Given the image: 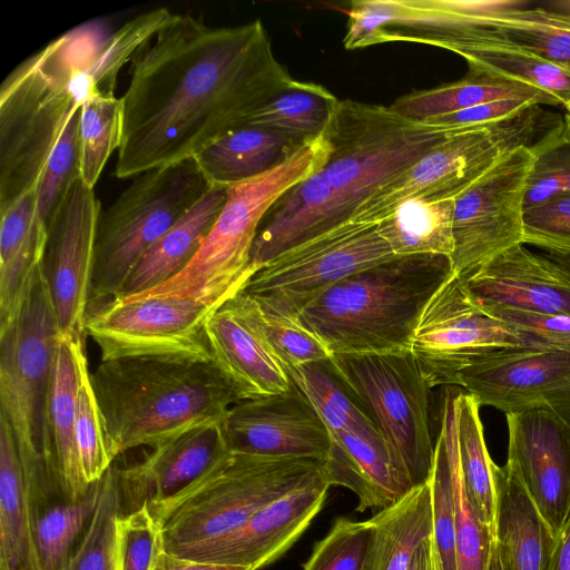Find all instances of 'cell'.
<instances>
[{
	"mask_svg": "<svg viewBox=\"0 0 570 570\" xmlns=\"http://www.w3.org/2000/svg\"><path fill=\"white\" fill-rule=\"evenodd\" d=\"M532 165L524 194V209L570 194V137L562 120L529 146Z\"/></svg>",
	"mask_w": 570,
	"mask_h": 570,
	"instance_id": "7bdbcfd3",
	"label": "cell"
},
{
	"mask_svg": "<svg viewBox=\"0 0 570 570\" xmlns=\"http://www.w3.org/2000/svg\"><path fill=\"white\" fill-rule=\"evenodd\" d=\"M405 570H438L432 538L421 544Z\"/></svg>",
	"mask_w": 570,
	"mask_h": 570,
	"instance_id": "11a10c76",
	"label": "cell"
},
{
	"mask_svg": "<svg viewBox=\"0 0 570 570\" xmlns=\"http://www.w3.org/2000/svg\"><path fill=\"white\" fill-rule=\"evenodd\" d=\"M151 570H249V568L181 558L163 550L156 558Z\"/></svg>",
	"mask_w": 570,
	"mask_h": 570,
	"instance_id": "816d5d0a",
	"label": "cell"
},
{
	"mask_svg": "<svg viewBox=\"0 0 570 570\" xmlns=\"http://www.w3.org/2000/svg\"><path fill=\"white\" fill-rule=\"evenodd\" d=\"M91 21L50 41L17 66L0 87V212L37 189L70 117L97 92L115 94L119 68Z\"/></svg>",
	"mask_w": 570,
	"mask_h": 570,
	"instance_id": "7a4b0ae2",
	"label": "cell"
},
{
	"mask_svg": "<svg viewBox=\"0 0 570 570\" xmlns=\"http://www.w3.org/2000/svg\"><path fill=\"white\" fill-rule=\"evenodd\" d=\"M120 503L114 466L104 475L96 512L62 570H118L117 523Z\"/></svg>",
	"mask_w": 570,
	"mask_h": 570,
	"instance_id": "ab89813d",
	"label": "cell"
},
{
	"mask_svg": "<svg viewBox=\"0 0 570 570\" xmlns=\"http://www.w3.org/2000/svg\"><path fill=\"white\" fill-rule=\"evenodd\" d=\"M100 212L94 188L78 178L47 226L41 269L60 335L87 336L85 320Z\"/></svg>",
	"mask_w": 570,
	"mask_h": 570,
	"instance_id": "2e32d148",
	"label": "cell"
},
{
	"mask_svg": "<svg viewBox=\"0 0 570 570\" xmlns=\"http://www.w3.org/2000/svg\"><path fill=\"white\" fill-rule=\"evenodd\" d=\"M564 108V117L562 120L563 127L568 136L570 137V99L569 101L563 106Z\"/></svg>",
	"mask_w": 570,
	"mask_h": 570,
	"instance_id": "6f0895ef",
	"label": "cell"
},
{
	"mask_svg": "<svg viewBox=\"0 0 570 570\" xmlns=\"http://www.w3.org/2000/svg\"><path fill=\"white\" fill-rule=\"evenodd\" d=\"M242 293V292H240ZM257 326L284 365H303L327 361L332 353L326 345L299 323L288 322L264 313L242 293Z\"/></svg>",
	"mask_w": 570,
	"mask_h": 570,
	"instance_id": "bcb514c9",
	"label": "cell"
},
{
	"mask_svg": "<svg viewBox=\"0 0 570 570\" xmlns=\"http://www.w3.org/2000/svg\"><path fill=\"white\" fill-rule=\"evenodd\" d=\"M454 200L407 199L377 224L395 256L434 255L450 259Z\"/></svg>",
	"mask_w": 570,
	"mask_h": 570,
	"instance_id": "836d02e7",
	"label": "cell"
},
{
	"mask_svg": "<svg viewBox=\"0 0 570 570\" xmlns=\"http://www.w3.org/2000/svg\"><path fill=\"white\" fill-rule=\"evenodd\" d=\"M463 281L470 297L482 309L570 315V284L524 244L499 254Z\"/></svg>",
	"mask_w": 570,
	"mask_h": 570,
	"instance_id": "d4e9b609",
	"label": "cell"
},
{
	"mask_svg": "<svg viewBox=\"0 0 570 570\" xmlns=\"http://www.w3.org/2000/svg\"><path fill=\"white\" fill-rule=\"evenodd\" d=\"M540 249L539 254L560 277L570 284V248L548 247Z\"/></svg>",
	"mask_w": 570,
	"mask_h": 570,
	"instance_id": "f5cc1de1",
	"label": "cell"
},
{
	"mask_svg": "<svg viewBox=\"0 0 570 570\" xmlns=\"http://www.w3.org/2000/svg\"><path fill=\"white\" fill-rule=\"evenodd\" d=\"M538 106L490 128L454 131L417 161L372 193L351 220L379 224L407 199L454 200L509 150L529 146Z\"/></svg>",
	"mask_w": 570,
	"mask_h": 570,
	"instance_id": "8fae6325",
	"label": "cell"
},
{
	"mask_svg": "<svg viewBox=\"0 0 570 570\" xmlns=\"http://www.w3.org/2000/svg\"><path fill=\"white\" fill-rule=\"evenodd\" d=\"M493 541L502 570H549L558 539L514 471L499 466Z\"/></svg>",
	"mask_w": 570,
	"mask_h": 570,
	"instance_id": "4316f807",
	"label": "cell"
},
{
	"mask_svg": "<svg viewBox=\"0 0 570 570\" xmlns=\"http://www.w3.org/2000/svg\"><path fill=\"white\" fill-rule=\"evenodd\" d=\"M232 452L325 461L330 432L309 400L293 383L289 391L235 403L223 422Z\"/></svg>",
	"mask_w": 570,
	"mask_h": 570,
	"instance_id": "d6986e66",
	"label": "cell"
},
{
	"mask_svg": "<svg viewBox=\"0 0 570 570\" xmlns=\"http://www.w3.org/2000/svg\"><path fill=\"white\" fill-rule=\"evenodd\" d=\"M539 105H542L541 101L531 97L500 99L423 122L461 129L490 128L512 120Z\"/></svg>",
	"mask_w": 570,
	"mask_h": 570,
	"instance_id": "f907efd6",
	"label": "cell"
},
{
	"mask_svg": "<svg viewBox=\"0 0 570 570\" xmlns=\"http://www.w3.org/2000/svg\"><path fill=\"white\" fill-rule=\"evenodd\" d=\"M524 346L503 323L470 297L452 271L425 304L411 353L429 386H458L460 373L475 358L504 347Z\"/></svg>",
	"mask_w": 570,
	"mask_h": 570,
	"instance_id": "9a60e30c",
	"label": "cell"
},
{
	"mask_svg": "<svg viewBox=\"0 0 570 570\" xmlns=\"http://www.w3.org/2000/svg\"><path fill=\"white\" fill-rule=\"evenodd\" d=\"M213 311L186 297H117L88 308L85 333L99 347L100 361L212 362L205 322Z\"/></svg>",
	"mask_w": 570,
	"mask_h": 570,
	"instance_id": "4fadbf2b",
	"label": "cell"
},
{
	"mask_svg": "<svg viewBox=\"0 0 570 570\" xmlns=\"http://www.w3.org/2000/svg\"><path fill=\"white\" fill-rule=\"evenodd\" d=\"M532 160L529 146L514 147L454 199L450 266L460 277L523 244L524 194Z\"/></svg>",
	"mask_w": 570,
	"mask_h": 570,
	"instance_id": "5bb4252c",
	"label": "cell"
},
{
	"mask_svg": "<svg viewBox=\"0 0 570 570\" xmlns=\"http://www.w3.org/2000/svg\"><path fill=\"white\" fill-rule=\"evenodd\" d=\"M505 464L559 537L570 519V422L546 409L505 414Z\"/></svg>",
	"mask_w": 570,
	"mask_h": 570,
	"instance_id": "ac0fdd59",
	"label": "cell"
},
{
	"mask_svg": "<svg viewBox=\"0 0 570 570\" xmlns=\"http://www.w3.org/2000/svg\"><path fill=\"white\" fill-rule=\"evenodd\" d=\"M58 336L40 264L17 313L0 325V411L13 429L21 455L43 454L46 400Z\"/></svg>",
	"mask_w": 570,
	"mask_h": 570,
	"instance_id": "7c38bea8",
	"label": "cell"
},
{
	"mask_svg": "<svg viewBox=\"0 0 570 570\" xmlns=\"http://www.w3.org/2000/svg\"><path fill=\"white\" fill-rule=\"evenodd\" d=\"M210 187L194 158L135 177L100 212L88 308L119 297L141 257Z\"/></svg>",
	"mask_w": 570,
	"mask_h": 570,
	"instance_id": "ba28073f",
	"label": "cell"
},
{
	"mask_svg": "<svg viewBox=\"0 0 570 570\" xmlns=\"http://www.w3.org/2000/svg\"><path fill=\"white\" fill-rule=\"evenodd\" d=\"M373 540L370 520L337 518L328 533L315 543L303 570H367Z\"/></svg>",
	"mask_w": 570,
	"mask_h": 570,
	"instance_id": "ee69618b",
	"label": "cell"
},
{
	"mask_svg": "<svg viewBox=\"0 0 570 570\" xmlns=\"http://www.w3.org/2000/svg\"><path fill=\"white\" fill-rule=\"evenodd\" d=\"M21 460L39 568L62 570L96 512L104 476L91 483L82 497L72 499L50 471L43 454Z\"/></svg>",
	"mask_w": 570,
	"mask_h": 570,
	"instance_id": "cb8c5ba5",
	"label": "cell"
},
{
	"mask_svg": "<svg viewBox=\"0 0 570 570\" xmlns=\"http://www.w3.org/2000/svg\"><path fill=\"white\" fill-rule=\"evenodd\" d=\"M226 197L227 186H212L141 257L119 297L140 294L180 273L199 250Z\"/></svg>",
	"mask_w": 570,
	"mask_h": 570,
	"instance_id": "83f0119b",
	"label": "cell"
},
{
	"mask_svg": "<svg viewBox=\"0 0 570 570\" xmlns=\"http://www.w3.org/2000/svg\"><path fill=\"white\" fill-rule=\"evenodd\" d=\"M81 107L75 111L59 137L37 187V210L48 226L55 212L79 175V122Z\"/></svg>",
	"mask_w": 570,
	"mask_h": 570,
	"instance_id": "f6af8a7d",
	"label": "cell"
},
{
	"mask_svg": "<svg viewBox=\"0 0 570 570\" xmlns=\"http://www.w3.org/2000/svg\"><path fill=\"white\" fill-rule=\"evenodd\" d=\"M460 128L409 119L390 106L341 100L325 130L324 166L288 191L314 235L348 220L377 188Z\"/></svg>",
	"mask_w": 570,
	"mask_h": 570,
	"instance_id": "3957f363",
	"label": "cell"
},
{
	"mask_svg": "<svg viewBox=\"0 0 570 570\" xmlns=\"http://www.w3.org/2000/svg\"><path fill=\"white\" fill-rule=\"evenodd\" d=\"M0 570H40L13 429L0 411Z\"/></svg>",
	"mask_w": 570,
	"mask_h": 570,
	"instance_id": "4dcf8cb0",
	"label": "cell"
},
{
	"mask_svg": "<svg viewBox=\"0 0 570 570\" xmlns=\"http://www.w3.org/2000/svg\"><path fill=\"white\" fill-rule=\"evenodd\" d=\"M523 244L570 248V194L523 210Z\"/></svg>",
	"mask_w": 570,
	"mask_h": 570,
	"instance_id": "681fc988",
	"label": "cell"
},
{
	"mask_svg": "<svg viewBox=\"0 0 570 570\" xmlns=\"http://www.w3.org/2000/svg\"><path fill=\"white\" fill-rule=\"evenodd\" d=\"M91 382L116 458L222 423L238 399L213 362L100 361Z\"/></svg>",
	"mask_w": 570,
	"mask_h": 570,
	"instance_id": "277c9868",
	"label": "cell"
},
{
	"mask_svg": "<svg viewBox=\"0 0 570 570\" xmlns=\"http://www.w3.org/2000/svg\"><path fill=\"white\" fill-rule=\"evenodd\" d=\"M322 479L326 475L320 460L228 450L183 492L147 508L160 529L164 550L195 559L273 501Z\"/></svg>",
	"mask_w": 570,
	"mask_h": 570,
	"instance_id": "8992f818",
	"label": "cell"
},
{
	"mask_svg": "<svg viewBox=\"0 0 570 570\" xmlns=\"http://www.w3.org/2000/svg\"><path fill=\"white\" fill-rule=\"evenodd\" d=\"M458 387L504 414L550 410L570 422V351L515 346L471 362Z\"/></svg>",
	"mask_w": 570,
	"mask_h": 570,
	"instance_id": "e0dca14e",
	"label": "cell"
},
{
	"mask_svg": "<svg viewBox=\"0 0 570 570\" xmlns=\"http://www.w3.org/2000/svg\"><path fill=\"white\" fill-rule=\"evenodd\" d=\"M459 392L458 386L444 387L440 409L452 468L458 570H487L493 535L475 514L463 484L458 449Z\"/></svg>",
	"mask_w": 570,
	"mask_h": 570,
	"instance_id": "74e56055",
	"label": "cell"
},
{
	"mask_svg": "<svg viewBox=\"0 0 570 570\" xmlns=\"http://www.w3.org/2000/svg\"><path fill=\"white\" fill-rule=\"evenodd\" d=\"M549 570H570V519L559 535Z\"/></svg>",
	"mask_w": 570,
	"mask_h": 570,
	"instance_id": "db71d44e",
	"label": "cell"
},
{
	"mask_svg": "<svg viewBox=\"0 0 570 570\" xmlns=\"http://www.w3.org/2000/svg\"><path fill=\"white\" fill-rule=\"evenodd\" d=\"M122 139V104L115 94L97 92L81 105L79 122V175L94 188Z\"/></svg>",
	"mask_w": 570,
	"mask_h": 570,
	"instance_id": "f35d334b",
	"label": "cell"
},
{
	"mask_svg": "<svg viewBox=\"0 0 570 570\" xmlns=\"http://www.w3.org/2000/svg\"><path fill=\"white\" fill-rule=\"evenodd\" d=\"M370 521L374 540L367 570H405L421 544L432 538L430 483L414 487Z\"/></svg>",
	"mask_w": 570,
	"mask_h": 570,
	"instance_id": "d6a6232c",
	"label": "cell"
},
{
	"mask_svg": "<svg viewBox=\"0 0 570 570\" xmlns=\"http://www.w3.org/2000/svg\"><path fill=\"white\" fill-rule=\"evenodd\" d=\"M75 438L83 479L91 484L105 475L115 463L116 455L94 390L88 361L82 366L78 387Z\"/></svg>",
	"mask_w": 570,
	"mask_h": 570,
	"instance_id": "60d3db41",
	"label": "cell"
},
{
	"mask_svg": "<svg viewBox=\"0 0 570 570\" xmlns=\"http://www.w3.org/2000/svg\"><path fill=\"white\" fill-rule=\"evenodd\" d=\"M149 42L120 98V179L196 157L294 81L261 19L209 27L175 13Z\"/></svg>",
	"mask_w": 570,
	"mask_h": 570,
	"instance_id": "6da1fadb",
	"label": "cell"
},
{
	"mask_svg": "<svg viewBox=\"0 0 570 570\" xmlns=\"http://www.w3.org/2000/svg\"><path fill=\"white\" fill-rule=\"evenodd\" d=\"M330 150L324 132L277 167L227 186L224 207L190 263L165 283L128 297H186L215 309L235 296L252 276L250 253L264 217L287 190L324 166Z\"/></svg>",
	"mask_w": 570,
	"mask_h": 570,
	"instance_id": "52a82bcc",
	"label": "cell"
},
{
	"mask_svg": "<svg viewBox=\"0 0 570 570\" xmlns=\"http://www.w3.org/2000/svg\"><path fill=\"white\" fill-rule=\"evenodd\" d=\"M326 479L294 490L259 510L245 525L194 560L259 570L283 556L323 508Z\"/></svg>",
	"mask_w": 570,
	"mask_h": 570,
	"instance_id": "603a6c76",
	"label": "cell"
},
{
	"mask_svg": "<svg viewBox=\"0 0 570 570\" xmlns=\"http://www.w3.org/2000/svg\"><path fill=\"white\" fill-rule=\"evenodd\" d=\"M434 443L430 487L433 508L432 543L438 570H458L455 508L448 433L443 421Z\"/></svg>",
	"mask_w": 570,
	"mask_h": 570,
	"instance_id": "b9f144b4",
	"label": "cell"
},
{
	"mask_svg": "<svg viewBox=\"0 0 570 570\" xmlns=\"http://www.w3.org/2000/svg\"><path fill=\"white\" fill-rule=\"evenodd\" d=\"M163 550L160 529L147 507L128 514H119L118 570H151Z\"/></svg>",
	"mask_w": 570,
	"mask_h": 570,
	"instance_id": "7dc6e473",
	"label": "cell"
},
{
	"mask_svg": "<svg viewBox=\"0 0 570 570\" xmlns=\"http://www.w3.org/2000/svg\"><path fill=\"white\" fill-rule=\"evenodd\" d=\"M395 257L377 224L348 220L258 268L242 293L266 314L297 322L311 302L343 278Z\"/></svg>",
	"mask_w": 570,
	"mask_h": 570,
	"instance_id": "30bf717a",
	"label": "cell"
},
{
	"mask_svg": "<svg viewBox=\"0 0 570 570\" xmlns=\"http://www.w3.org/2000/svg\"><path fill=\"white\" fill-rule=\"evenodd\" d=\"M446 50L476 42L522 49L570 70V13L523 9L517 2L450 1Z\"/></svg>",
	"mask_w": 570,
	"mask_h": 570,
	"instance_id": "ffe728a7",
	"label": "cell"
},
{
	"mask_svg": "<svg viewBox=\"0 0 570 570\" xmlns=\"http://www.w3.org/2000/svg\"><path fill=\"white\" fill-rule=\"evenodd\" d=\"M517 97H531L542 105L560 106L552 96L531 85L470 71L460 80L413 90L397 98L390 107L409 119L426 121L481 104Z\"/></svg>",
	"mask_w": 570,
	"mask_h": 570,
	"instance_id": "1f68e13d",
	"label": "cell"
},
{
	"mask_svg": "<svg viewBox=\"0 0 570 570\" xmlns=\"http://www.w3.org/2000/svg\"><path fill=\"white\" fill-rule=\"evenodd\" d=\"M487 570H502L494 541H492Z\"/></svg>",
	"mask_w": 570,
	"mask_h": 570,
	"instance_id": "9f6ffc18",
	"label": "cell"
},
{
	"mask_svg": "<svg viewBox=\"0 0 570 570\" xmlns=\"http://www.w3.org/2000/svg\"><path fill=\"white\" fill-rule=\"evenodd\" d=\"M480 407L474 396L460 389L458 449L463 484L475 514L494 537L499 466L485 444Z\"/></svg>",
	"mask_w": 570,
	"mask_h": 570,
	"instance_id": "e575fe53",
	"label": "cell"
},
{
	"mask_svg": "<svg viewBox=\"0 0 570 570\" xmlns=\"http://www.w3.org/2000/svg\"><path fill=\"white\" fill-rule=\"evenodd\" d=\"M470 71L512 79L549 94L564 106L570 99V70L519 48L476 42L458 49Z\"/></svg>",
	"mask_w": 570,
	"mask_h": 570,
	"instance_id": "8d00e7d4",
	"label": "cell"
},
{
	"mask_svg": "<svg viewBox=\"0 0 570 570\" xmlns=\"http://www.w3.org/2000/svg\"><path fill=\"white\" fill-rule=\"evenodd\" d=\"M301 146L279 132L245 125L209 145L194 159L212 186H229L277 167Z\"/></svg>",
	"mask_w": 570,
	"mask_h": 570,
	"instance_id": "f546056e",
	"label": "cell"
},
{
	"mask_svg": "<svg viewBox=\"0 0 570 570\" xmlns=\"http://www.w3.org/2000/svg\"><path fill=\"white\" fill-rule=\"evenodd\" d=\"M0 325L17 313L41 264L47 228L37 210V189L0 212Z\"/></svg>",
	"mask_w": 570,
	"mask_h": 570,
	"instance_id": "f1b7e54d",
	"label": "cell"
},
{
	"mask_svg": "<svg viewBox=\"0 0 570 570\" xmlns=\"http://www.w3.org/2000/svg\"><path fill=\"white\" fill-rule=\"evenodd\" d=\"M450 272L444 256H395L333 285L297 322L332 354L407 352L425 304Z\"/></svg>",
	"mask_w": 570,
	"mask_h": 570,
	"instance_id": "5b68a950",
	"label": "cell"
},
{
	"mask_svg": "<svg viewBox=\"0 0 570 570\" xmlns=\"http://www.w3.org/2000/svg\"><path fill=\"white\" fill-rule=\"evenodd\" d=\"M86 336H58L48 385L43 456L65 492L79 499L90 484L83 479L75 438L77 394L83 364L88 361Z\"/></svg>",
	"mask_w": 570,
	"mask_h": 570,
	"instance_id": "484cf974",
	"label": "cell"
},
{
	"mask_svg": "<svg viewBox=\"0 0 570 570\" xmlns=\"http://www.w3.org/2000/svg\"><path fill=\"white\" fill-rule=\"evenodd\" d=\"M340 101L320 83L294 79L258 108L246 125L279 132L303 145L325 132Z\"/></svg>",
	"mask_w": 570,
	"mask_h": 570,
	"instance_id": "d590c367",
	"label": "cell"
},
{
	"mask_svg": "<svg viewBox=\"0 0 570 570\" xmlns=\"http://www.w3.org/2000/svg\"><path fill=\"white\" fill-rule=\"evenodd\" d=\"M212 362L238 401L291 390L293 382L254 321L239 292L215 308L205 322Z\"/></svg>",
	"mask_w": 570,
	"mask_h": 570,
	"instance_id": "7402d4cb",
	"label": "cell"
},
{
	"mask_svg": "<svg viewBox=\"0 0 570 570\" xmlns=\"http://www.w3.org/2000/svg\"><path fill=\"white\" fill-rule=\"evenodd\" d=\"M483 311L511 330L524 346L570 351V315L509 308Z\"/></svg>",
	"mask_w": 570,
	"mask_h": 570,
	"instance_id": "c3c4849f",
	"label": "cell"
},
{
	"mask_svg": "<svg viewBox=\"0 0 570 570\" xmlns=\"http://www.w3.org/2000/svg\"><path fill=\"white\" fill-rule=\"evenodd\" d=\"M331 364L407 473L413 487L429 483L434 443L431 387L411 353L332 354Z\"/></svg>",
	"mask_w": 570,
	"mask_h": 570,
	"instance_id": "9c48e42d",
	"label": "cell"
},
{
	"mask_svg": "<svg viewBox=\"0 0 570 570\" xmlns=\"http://www.w3.org/2000/svg\"><path fill=\"white\" fill-rule=\"evenodd\" d=\"M223 422L184 432L139 462L114 463L120 515L170 500L203 476L228 451Z\"/></svg>",
	"mask_w": 570,
	"mask_h": 570,
	"instance_id": "44dd1931",
	"label": "cell"
}]
</instances>
